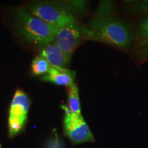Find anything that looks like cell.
Segmentation results:
<instances>
[{
  "mask_svg": "<svg viewBox=\"0 0 148 148\" xmlns=\"http://www.w3.org/2000/svg\"><path fill=\"white\" fill-rule=\"evenodd\" d=\"M83 37L120 48H127L133 40L129 25L112 16H98L82 28Z\"/></svg>",
  "mask_w": 148,
  "mask_h": 148,
  "instance_id": "obj_1",
  "label": "cell"
},
{
  "mask_svg": "<svg viewBox=\"0 0 148 148\" xmlns=\"http://www.w3.org/2000/svg\"><path fill=\"white\" fill-rule=\"evenodd\" d=\"M39 55L45 58L49 65L53 67L66 69L71 60V58L62 52L54 42L41 48Z\"/></svg>",
  "mask_w": 148,
  "mask_h": 148,
  "instance_id": "obj_7",
  "label": "cell"
},
{
  "mask_svg": "<svg viewBox=\"0 0 148 148\" xmlns=\"http://www.w3.org/2000/svg\"><path fill=\"white\" fill-rule=\"evenodd\" d=\"M129 9L132 13L148 12V0L132 1Z\"/></svg>",
  "mask_w": 148,
  "mask_h": 148,
  "instance_id": "obj_12",
  "label": "cell"
},
{
  "mask_svg": "<svg viewBox=\"0 0 148 148\" xmlns=\"http://www.w3.org/2000/svg\"><path fill=\"white\" fill-rule=\"evenodd\" d=\"M64 110L63 129L64 134L73 145L95 141L91 131L81 114L72 112L68 106H62Z\"/></svg>",
  "mask_w": 148,
  "mask_h": 148,
  "instance_id": "obj_4",
  "label": "cell"
},
{
  "mask_svg": "<svg viewBox=\"0 0 148 148\" xmlns=\"http://www.w3.org/2000/svg\"><path fill=\"white\" fill-rule=\"evenodd\" d=\"M14 16L16 30L29 43L41 49L53 42L58 27L45 23L23 8L17 9Z\"/></svg>",
  "mask_w": 148,
  "mask_h": 148,
  "instance_id": "obj_2",
  "label": "cell"
},
{
  "mask_svg": "<svg viewBox=\"0 0 148 148\" xmlns=\"http://www.w3.org/2000/svg\"><path fill=\"white\" fill-rule=\"evenodd\" d=\"M134 51L138 58L143 60L148 58V16L141 22L134 40Z\"/></svg>",
  "mask_w": 148,
  "mask_h": 148,
  "instance_id": "obj_9",
  "label": "cell"
},
{
  "mask_svg": "<svg viewBox=\"0 0 148 148\" xmlns=\"http://www.w3.org/2000/svg\"><path fill=\"white\" fill-rule=\"evenodd\" d=\"M30 101L21 90H16L12 97L9 110L8 121V134L13 137L21 132L27 119Z\"/></svg>",
  "mask_w": 148,
  "mask_h": 148,
  "instance_id": "obj_5",
  "label": "cell"
},
{
  "mask_svg": "<svg viewBox=\"0 0 148 148\" xmlns=\"http://www.w3.org/2000/svg\"><path fill=\"white\" fill-rule=\"evenodd\" d=\"M45 148H65V147L63 141L60 139L55 131L53 136L48 140Z\"/></svg>",
  "mask_w": 148,
  "mask_h": 148,
  "instance_id": "obj_13",
  "label": "cell"
},
{
  "mask_svg": "<svg viewBox=\"0 0 148 148\" xmlns=\"http://www.w3.org/2000/svg\"><path fill=\"white\" fill-rule=\"evenodd\" d=\"M31 66L32 73L35 75H45L51 68L47 61L39 54L32 60Z\"/></svg>",
  "mask_w": 148,
  "mask_h": 148,
  "instance_id": "obj_11",
  "label": "cell"
},
{
  "mask_svg": "<svg viewBox=\"0 0 148 148\" xmlns=\"http://www.w3.org/2000/svg\"><path fill=\"white\" fill-rule=\"evenodd\" d=\"M27 10L32 15L59 29L76 21L69 9L60 3L38 1L30 3Z\"/></svg>",
  "mask_w": 148,
  "mask_h": 148,
  "instance_id": "obj_3",
  "label": "cell"
},
{
  "mask_svg": "<svg viewBox=\"0 0 148 148\" xmlns=\"http://www.w3.org/2000/svg\"><path fill=\"white\" fill-rule=\"evenodd\" d=\"M75 74L76 73L75 71L68 69L51 66L49 71L42 76L41 80L53 83L58 86H65L69 87L75 84L74 79Z\"/></svg>",
  "mask_w": 148,
  "mask_h": 148,
  "instance_id": "obj_8",
  "label": "cell"
},
{
  "mask_svg": "<svg viewBox=\"0 0 148 148\" xmlns=\"http://www.w3.org/2000/svg\"><path fill=\"white\" fill-rule=\"evenodd\" d=\"M82 37V27L75 21L60 27L53 42L62 52L71 58Z\"/></svg>",
  "mask_w": 148,
  "mask_h": 148,
  "instance_id": "obj_6",
  "label": "cell"
},
{
  "mask_svg": "<svg viewBox=\"0 0 148 148\" xmlns=\"http://www.w3.org/2000/svg\"><path fill=\"white\" fill-rule=\"evenodd\" d=\"M66 88L68 95V108L72 112L81 114L79 89L77 84H74L69 87H66Z\"/></svg>",
  "mask_w": 148,
  "mask_h": 148,
  "instance_id": "obj_10",
  "label": "cell"
}]
</instances>
